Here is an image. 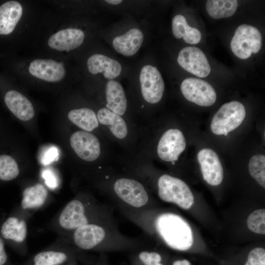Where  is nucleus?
Segmentation results:
<instances>
[{"mask_svg":"<svg viewBox=\"0 0 265 265\" xmlns=\"http://www.w3.org/2000/svg\"><path fill=\"white\" fill-rule=\"evenodd\" d=\"M158 233L170 247L181 251L189 249L193 236L189 224L180 216L170 212L159 215L156 220Z\"/></svg>","mask_w":265,"mask_h":265,"instance_id":"1","label":"nucleus"},{"mask_svg":"<svg viewBox=\"0 0 265 265\" xmlns=\"http://www.w3.org/2000/svg\"><path fill=\"white\" fill-rule=\"evenodd\" d=\"M158 186L159 196L163 201L174 203L185 210L193 204V194L182 180L164 174L159 179Z\"/></svg>","mask_w":265,"mask_h":265,"instance_id":"2","label":"nucleus"},{"mask_svg":"<svg viewBox=\"0 0 265 265\" xmlns=\"http://www.w3.org/2000/svg\"><path fill=\"white\" fill-rule=\"evenodd\" d=\"M245 115V108L242 103L237 101L225 103L212 118L211 130L215 135L227 136L240 125Z\"/></svg>","mask_w":265,"mask_h":265,"instance_id":"3","label":"nucleus"},{"mask_svg":"<svg viewBox=\"0 0 265 265\" xmlns=\"http://www.w3.org/2000/svg\"><path fill=\"white\" fill-rule=\"evenodd\" d=\"M231 49L238 58L246 59L252 53L259 52L262 45V36L255 27L248 25H241L236 30L231 43Z\"/></svg>","mask_w":265,"mask_h":265,"instance_id":"4","label":"nucleus"},{"mask_svg":"<svg viewBox=\"0 0 265 265\" xmlns=\"http://www.w3.org/2000/svg\"><path fill=\"white\" fill-rule=\"evenodd\" d=\"M181 90L187 100L201 106H211L216 100V93L213 87L199 79H185L181 84Z\"/></svg>","mask_w":265,"mask_h":265,"instance_id":"5","label":"nucleus"},{"mask_svg":"<svg viewBox=\"0 0 265 265\" xmlns=\"http://www.w3.org/2000/svg\"><path fill=\"white\" fill-rule=\"evenodd\" d=\"M142 95L150 104L159 102L163 95L164 82L158 69L151 65H146L141 69L139 76Z\"/></svg>","mask_w":265,"mask_h":265,"instance_id":"6","label":"nucleus"},{"mask_svg":"<svg viewBox=\"0 0 265 265\" xmlns=\"http://www.w3.org/2000/svg\"><path fill=\"white\" fill-rule=\"evenodd\" d=\"M177 62L184 69L200 78L206 77L211 72V66L206 56L196 47H186L182 49L179 53Z\"/></svg>","mask_w":265,"mask_h":265,"instance_id":"7","label":"nucleus"},{"mask_svg":"<svg viewBox=\"0 0 265 265\" xmlns=\"http://www.w3.org/2000/svg\"><path fill=\"white\" fill-rule=\"evenodd\" d=\"M186 140L183 132L177 129L166 131L160 138L157 147L159 158L165 161L177 160L186 147Z\"/></svg>","mask_w":265,"mask_h":265,"instance_id":"8","label":"nucleus"},{"mask_svg":"<svg viewBox=\"0 0 265 265\" xmlns=\"http://www.w3.org/2000/svg\"><path fill=\"white\" fill-rule=\"evenodd\" d=\"M113 188L117 196L132 207L140 208L148 201V195L144 186L136 180L119 179L114 183Z\"/></svg>","mask_w":265,"mask_h":265,"instance_id":"9","label":"nucleus"},{"mask_svg":"<svg viewBox=\"0 0 265 265\" xmlns=\"http://www.w3.org/2000/svg\"><path fill=\"white\" fill-rule=\"evenodd\" d=\"M203 179L210 185L217 186L224 177L223 166L217 154L210 148H203L197 154Z\"/></svg>","mask_w":265,"mask_h":265,"instance_id":"10","label":"nucleus"},{"mask_svg":"<svg viewBox=\"0 0 265 265\" xmlns=\"http://www.w3.org/2000/svg\"><path fill=\"white\" fill-rule=\"evenodd\" d=\"M70 142L75 152L84 160L94 161L100 156V142L95 135L88 132L79 131L74 132Z\"/></svg>","mask_w":265,"mask_h":265,"instance_id":"11","label":"nucleus"},{"mask_svg":"<svg viewBox=\"0 0 265 265\" xmlns=\"http://www.w3.org/2000/svg\"><path fill=\"white\" fill-rule=\"evenodd\" d=\"M31 75L48 82H57L62 80L65 75L63 65L52 59H35L29 67Z\"/></svg>","mask_w":265,"mask_h":265,"instance_id":"12","label":"nucleus"},{"mask_svg":"<svg viewBox=\"0 0 265 265\" xmlns=\"http://www.w3.org/2000/svg\"><path fill=\"white\" fill-rule=\"evenodd\" d=\"M84 33L77 28L61 30L52 35L48 45L52 49L60 51H69L80 46L84 39Z\"/></svg>","mask_w":265,"mask_h":265,"instance_id":"13","label":"nucleus"},{"mask_svg":"<svg viewBox=\"0 0 265 265\" xmlns=\"http://www.w3.org/2000/svg\"><path fill=\"white\" fill-rule=\"evenodd\" d=\"M87 65L91 74L103 73L104 78L110 80L118 77L122 71L121 65L118 61L99 53L90 56Z\"/></svg>","mask_w":265,"mask_h":265,"instance_id":"14","label":"nucleus"},{"mask_svg":"<svg viewBox=\"0 0 265 265\" xmlns=\"http://www.w3.org/2000/svg\"><path fill=\"white\" fill-rule=\"evenodd\" d=\"M59 223L63 228L67 230L76 229L87 224L83 204L78 200L69 202L60 213Z\"/></svg>","mask_w":265,"mask_h":265,"instance_id":"15","label":"nucleus"},{"mask_svg":"<svg viewBox=\"0 0 265 265\" xmlns=\"http://www.w3.org/2000/svg\"><path fill=\"white\" fill-rule=\"evenodd\" d=\"M144 40L142 32L133 28L125 33L115 37L112 41L114 50L126 56L135 54L140 49Z\"/></svg>","mask_w":265,"mask_h":265,"instance_id":"16","label":"nucleus"},{"mask_svg":"<svg viewBox=\"0 0 265 265\" xmlns=\"http://www.w3.org/2000/svg\"><path fill=\"white\" fill-rule=\"evenodd\" d=\"M105 236V231L102 227L87 223L76 229L74 240L78 247L88 250L101 242Z\"/></svg>","mask_w":265,"mask_h":265,"instance_id":"17","label":"nucleus"},{"mask_svg":"<svg viewBox=\"0 0 265 265\" xmlns=\"http://www.w3.org/2000/svg\"><path fill=\"white\" fill-rule=\"evenodd\" d=\"M4 101L9 110L20 120L28 121L34 115L31 102L23 94L15 90L7 92Z\"/></svg>","mask_w":265,"mask_h":265,"instance_id":"18","label":"nucleus"},{"mask_svg":"<svg viewBox=\"0 0 265 265\" xmlns=\"http://www.w3.org/2000/svg\"><path fill=\"white\" fill-rule=\"evenodd\" d=\"M23 12L21 4L16 1H9L0 6V34L11 33L20 20Z\"/></svg>","mask_w":265,"mask_h":265,"instance_id":"19","label":"nucleus"},{"mask_svg":"<svg viewBox=\"0 0 265 265\" xmlns=\"http://www.w3.org/2000/svg\"><path fill=\"white\" fill-rule=\"evenodd\" d=\"M106 94L107 109L120 116L123 115L127 101L122 85L116 80H109L106 84Z\"/></svg>","mask_w":265,"mask_h":265,"instance_id":"20","label":"nucleus"},{"mask_svg":"<svg viewBox=\"0 0 265 265\" xmlns=\"http://www.w3.org/2000/svg\"><path fill=\"white\" fill-rule=\"evenodd\" d=\"M97 118L100 123L107 126L116 137L122 139L127 135V125L120 115L106 108H103L98 111Z\"/></svg>","mask_w":265,"mask_h":265,"instance_id":"21","label":"nucleus"},{"mask_svg":"<svg viewBox=\"0 0 265 265\" xmlns=\"http://www.w3.org/2000/svg\"><path fill=\"white\" fill-rule=\"evenodd\" d=\"M47 196L46 188L40 184L28 187L23 192L22 207L24 209L39 208L44 204Z\"/></svg>","mask_w":265,"mask_h":265,"instance_id":"22","label":"nucleus"},{"mask_svg":"<svg viewBox=\"0 0 265 265\" xmlns=\"http://www.w3.org/2000/svg\"><path fill=\"white\" fill-rule=\"evenodd\" d=\"M26 225L25 220L15 217L7 219L2 225L1 234L5 239L21 242L26 236Z\"/></svg>","mask_w":265,"mask_h":265,"instance_id":"23","label":"nucleus"},{"mask_svg":"<svg viewBox=\"0 0 265 265\" xmlns=\"http://www.w3.org/2000/svg\"><path fill=\"white\" fill-rule=\"evenodd\" d=\"M68 116L72 123L85 131L91 132L99 126L95 113L89 108L73 109L69 112Z\"/></svg>","mask_w":265,"mask_h":265,"instance_id":"24","label":"nucleus"},{"mask_svg":"<svg viewBox=\"0 0 265 265\" xmlns=\"http://www.w3.org/2000/svg\"><path fill=\"white\" fill-rule=\"evenodd\" d=\"M237 7L238 1L236 0H209L206 5L208 14L216 19L232 16Z\"/></svg>","mask_w":265,"mask_h":265,"instance_id":"25","label":"nucleus"},{"mask_svg":"<svg viewBox=\"0 0 265 265\" xmlns=\"http://www.w3.org/2000/svg\"><path fill=\"white\" fill-rule=\"evenodd\" d=\"M250 176L263 187H265V156L262 154L253 155L248 162Z\"/></svg>","mask_w":265,"mask_h":265,"instance_id":"26","label":"nucleus"},{"mask_svg":"<svg viewBox=\"0 0 265 265\" xmlns=\"http://www.w3.org/2000/svg\"><path fill=\"white\" fill-rule=\"evenodd\" d=\"M19 174L18 165L15 160L6 155H0V179L10 181Z\"/></svg>","mask_w":265,"mask_h":265,"instance_id":"27","label":"nucleus"},{"mask_svg":"<svg viewBox=\"0 0 265 265\" xmlns=\"http://www.w3.org/2000/svg\"><path fill=\"white\" fill-rule=\"evenodd\" d=\"M67 259L66 255L61 252L47 251L37 254L34 258V265H59Z\"/></svg>","mask_w":265,"mask_h":265,"instance_id":"28","label":"nucleus"},{"mask_svg":"<svg viewBox=\"0 0 265 265\" xmlns=\"http://www.w3.org/2000/svg\"><path fill=\"white\" fill-rule=\"evenodd\" d=\"M247 224L252 232L261 235L265 234V210H257L248 217Z\"/></svg>","mask_w":265,"mask_h":265,"instance_id":"29","label":"nucleus"},{"mask_svg":"<svg viewBox=\"0 0 265 265\" xmlns=\"http://www.w3.org/2000/svg\"><path fill=\"white\" fill-rule=\"evenodd\" d=\"M188 26L184 16L178 14L174 16L172 21V30L174 36L177 39L183 37Z\"/></svg>","mask_w":265,"mask_h":265,"instance_id":"30","label":"nucleus"},{"mask_svg":"<svg viewBox=\"0 0 265 265\" xmlns=\"http://www.w3.org/2000/svg\"><path fill=\"white\" fill-rule=\"evenodd\" d=\"M245 265H265V250L257 247L252 250L248 256Z\"/></svg>","mask_w":265,"mask_h":265,"instance_id":"31","label":"nucleus"},{"mask_svg":"<svg viewBox=\"0 0 265 265\" xmlns=\"http://www.w3.org/2000/svg\"><path fill=\"white\" fill-rule=\"evenodd\" d=\"M144 265H163L160 263L161 257L158 253L143 251L139 255Z\"/></svg>","mask_w":265,"mask_h":265,"instance_id":"32","label":"nucleus"},{"mask_svg":"<svg viewBox=\"0 0 265 265\" xmlns=\"http://www.w3.org/2000/svg\"><path fill=\"white\" fill-rule=\"evenodd\" d=\"M183 38L187 44H196L200 41L201 34L198 29L188 26Z\"/></svg>","mask_w":265,"mask_h":265,"instance_id":"33","label":"nucleus"},{"mask_svg":"<svg viewBox=\"0 0 265 265\" xmlns=\"http://www.w3.org/2000/svg\"><path fill=\"white\" fill-rule=\"evenodd\" d=\"M59 152L57 147L52 146L48 148L43 154L41 161L44 165H47L53 161L57 160Z\"/></svg>","mask_w":265,"mask_h":265,"instance_id":"34","label":"nucleus"},{"mask_svg":"<svg viewBox=\"0 0 265 265\" xmlns=\"http://www.w3.org/2000/svg\"><path fill=\"white\" fill-rule=\"evenodd\" d=\"M42 177L46 184L50 188H54L57 186V180L54 173L50 170H45L42 173Z\"/></svg>","mask_w":265,"mask_h":265,"instance_id":"35","label":"nucleus"},{"mask_svg":"<svg viewBox=\"0 0 265 265\" xmlns=\"http://www.w3.org/2000/svg\"><path fill=\"white\" fill-rule=\"evenodd\" d=\"M7 260V255L4 248V243L0 238V265H4Z\"/></svg>","mask_w":265,"mask_h":265,"instance_id":"36","label":"nucleus"},{"mask_svg":"<svg viewBox=\"0 0 265 265\" xmlns=\"http://www.w3.org/2000/svg\"><path fill=\"white\" fill-rule=\"evenodd\" d=\"M173 265H190L189 261L186 260H177L174 262Z\"/></svg>","mask_w":265,"mask_h":265,"instance_id":"37","label":"nucleus"},{"mask_svg":"<svg viewBox=\"0 0 265 265\" xmlns=\"http://www.w3.org/2000/svg\"><path fill=\"white\" fill-rule=\"evenodd\" d=\"M106 2L108 3H109L110 4L112 5H117L120 3H121L122 1V0H105Z\"/></svg>","mask_w":265,"mask_h":265,"instance_id":"38","label":"nucleus"}]
</instances>
